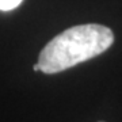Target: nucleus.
<instances>
[{
    "label": "nucleus",
    "instance_id": "2",
    "mask_svg": "<svg viewBox=\"0 0 122 122\" xmlns=\"http://www.w3.org/2000/svg\"><path fill=\"white\" fill-rule=\"evenodd\" d=\"M22 3V0H0V10L1 11H11L16 8Z\"/></svg>",
    "mask_w": 122,
    "mask_h": 122
},
{
    "label": "nucleus",
    "instance_id": "1",
    "mask_svg": "<svg viewBox=\"0 0 122 122\" xmlns=\"http://www.w3.org/2000/svg\"><path fill=\"white\" fill-rule=\"evenodd\" d=\"M113 42V31L106 26L98 23L73 26L45 45L39 53V69L48 75L62 72L102 54Z\"/></svg>",
    "mask_w": 122,
    "mask_h": 122
},
{
    "label": "nucleus",
    "instance_id": "3",
    "mask_svg": "<svg viewBox=\"0 0 122 122\" xmlns=\"http://www.w3.org/2000/svg\"><path fill=\"white\" fill-rule=\"evenodd\" d=\"M100 122H102V121H100Z\"/></svg>",
    "mask_w": 122,
    "mask_h": 122
}]
</instances>
